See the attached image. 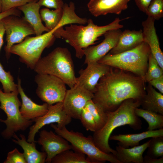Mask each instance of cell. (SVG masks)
<instances>
[{
  "instance_id": "cell-1",
  "label": "cell",
  "mask_w": 163,
  "mask_h": 163,
  "mask_svg": "<svg viewBox=\"0 0 163 163\" xmlns=\"http://www.w3.org/2000/svg\"><path fill=\"white\" fill-rule=\"evenodd\" d=\"M115 68L101 78L92 99L105 112L115 110L127 99L141 100L146 94L143 78Z\"/></svg>"
},
{
  "instance_id": "cell-2",
  "label": "cell",
  "mask_w": 163,
  "mask_h": 163,
  "mask_svg": "<svg viewBox=\"0 0 163 163\" xmlns=\"http://www.w3.org/2000/svg\"><path fill=\"white\" fill-rule=\"evenodd\" d=\"M140 105V100L128 99L123 101L115 110L106 111L107 119L105 124L102 128L94 132L92 136L97 147L105 153H111L115 155L116 150L109 144L112 133L117 127L126 125L135 130L141 129L142 121L135 112V108Z\"/></svg>"
},
{
  "instance_id": "cell-3",
  "label": "cell",
  "mask_w": 163,
  "mask_h": 163,
  "mask_svg": "<svg viewBox=\"0 0 163 163\" xmlns=\"http://www.w3.org/2000/svg\"><path fill=\"white\" fill-rule=\"evenodd\" d=\"M123 20L116 18L107 25L98 26L90 18L86 26L71 24L65 29L63 27L59 28L54 35L56 38H62L72 46L75 49L76 57L81 59L84 55L83 49L96 43L99 37L107 31L122 28L123 25L120 22Z\"/></svg>"
},
{
  "instance_id": "cell-4",
  "label": "cell",
  "mask_w": 163,
  "mask_h": 163,
  "mask_svg": "<svg viewBox=\"0 0 163 163\" xmlns=\"http://www.w3.org/2000/svg\"><path fill=\"white\" fill-rule=\"evenodd\" d=\"M33 70L37 74L58 77L70 88L76 83L73 62L70 51L66 48L56 47L46 56L41 57Z\"/></svg>"
},
{
  "instance_id": "cell-5",
  "label": "cell",
  "mask_w": 163,
  "mask_h": 163,
  "mask_svg": "<svg viewBox=\"0 0 163 163\" xmlns=\"http://www.w3.org/2000/svg\"><path fill=\"white\" fill-rule=\"evenodd\" d=\"M150 48L144 41L136 47L115 54L108 53L98 62L130 72L144 78L147 72Z\"/></svg>"
},
{
  "instance_id": "cell-6",
  "label": "cell",
  "mask_w": 163,
  "mask_h": 163,
  "mask_svg": "<svg viewBox=\"0 0 163 163\" xmlns=\"http://www.w3.org/2000/svg\"><path fill=\"white\" fill-rule=\"evenodd\" d=\"M50 126L57 134L70 143L72 149L87 155L86 158L90 163H103L106 161L120 163L113 154L105 153L97 147L92 136L86 137L81 133L69 130L66 126L60 129L53 123L51 124Z\"/></svg>"
},
{
  "instance_id": "cell-7",
  "label": "cell",
  "mask_w": 163,
  "mask_h": 163,
  "mask_svg": "<svg viewBox=\"0 0 163 163\" xmlns=\"http://www.w3.org/2000/svg\"><path fill=\"white\" fill-rule=\"evenodd\" d=\"M18 91L5 93L0 88V109L6 113L5 120L0 119V122L5 123L6 129L2 133L5 139H9L18 131L26 130L32 124V120H27L21 115L19 108L21 103L18 97Z\"/></svg>"
},
{
  "instance_id": "cell-8",
  "label": "cell",
  "mask_w": 163,
  "mask_h": 163,
  "mask_svg": "<svg viewBox=\"0 0 163 163\" xmlns=\"http://www.w3.org/2000/svg\"><path fill=\"white\" fill-rule=\"evenodd\" d=\"M55 29L40 35L27 37L21 43L11 48L10 53L19 56L21 62L31 69L34 68L44 50L51 46L56 38Z\"/></svg>"
},
{
  "instance_id": "cell-9",
  "label": "cell",
  "mask_w": 163,
  "mask_h": 163,
  "mask_svg": "<svg viewBox=\"0 0 163 163\" xmlns=\"http://www.w3.org/2000/svg\"><path fill=\"white\" fill-rule=\"evenodd\" d=\"M34 80L36 94L42 101L49 105L63 102L67 90L62 80L52 75L37 74Z\"/></svg>"
},
{
  "instance_id": "cell-10",
  "label": "cell",
  "mask_w": 163,
  "mask_h": 163,
  "mask_svg": "<svg viewBox=\"0 0 163 163\" xmlns=\"http://www.w3.org/2000/svg\"><path fill=\"white\" fill-rule=\"evenodd\" d=\"M5 29L6 45L5 48L6 57L10 58V50L15 44L22 42L27 37L35 35L34 30L24 17L10 15L2 19Z\"/></svg>"
},
{
  "instance_id": "cell-11",
  "label": "cell",
  "mask_w": 163,
  "mask_h": 163,
  "mask_svg": "<svg viewBox=\"0 0 163 163\" xmlns=\"http://www.w3.org/2000/svg\"><path fill=\"white\" fill-rule=\"evenodd\" d=\"M72 120L65 111L62 102L49 105L48 111L45 115L32 120L35 123L30 128L27 141L30 142L35 141L36 134L46 125L56 123L57 127L61 129L70 123Z\"/></svg>"
},
{
  "instance_id": "cell-12",
  "label": "cell",
  "mask_w": 163,
  "mask_h": 163,
  "mask_svg": "<svg viewBox=\"0 0 163 163\" xmlns=\"http://www.w3.org/2000/svg\"><path fill=\"white\" fill-rule=\"evenodd\" d=\"M70 88L67 90L62 102L63 108L72 118L79 119L82 110L92 99L94 93L78 83Z\"/></svg>"
},
{
  "instance_id": "cell-13",
  "label": "cell",
  "mask_w": 163,
  "mask_h": 163,
  "mask_svg": "<svg viewBox=\"0 0 163 163\" xmlns=\"http://www.w3.org/2000/svg\"><path fill=\"white\" fill-rule=\"evenodd\" d=\"M122 32L120 29L107 31L103 35L104 39L99 44L84 49V64L98 62L116 46Z\"/></svg>"
},
{
  "instance_id": "cell-14",
  "label": "cell",
  "mask_w": 163,
  "mask_h": 163,
  "mask_svg": "<svg viewBox=\"0 0 163 163\" xmlns=\"http://www.w3.org/2000/svg\"><path fill=\"white\" fill-rule=\"evenodd\" d=\"M46 154L45 162L51 163L52 159L57 155L68 150L72 149L68 142L59 135L52 131L43 130L40 133L37 141Z\"/></svg>"
},
{
  "instance_id": "cell-15",
  "label": "cell",
  "mask_w": 163,
  "mask_h": 163,
  "mask_svg": "<svg viewBox=\"0 0 163 163\" xmlns=\"http://www.w3.org/2000/svg\"><path fill=\"white\" fill-rule=\"evenodd\" d=\"M87 65L85 69L79 71V75L76 77V83L94 93L100 79L108 72L111 67L98 62Z\"/></svg>"
},
{
  "instance_id": "cell-16",
  "label": "cell",
  "mask_w": 163,
  "mask_h": 163,
  "mask_svg": "<svg viewBox=\"0 0 163 163\" xmlns=\"http://www.w3.org/2000/svg\"><path fill=\"white\" fill-rule=\"evenodd\" d=\"M131 0H90L87 5L88 10L94 16L112 13L120 14L127 9Z\"/></svg>"
},
{
  "instance_id": "cell-17",
  "label": "cell",
  "mask_w": 163,
  "mask_h": 163,
  "mask_svg": "<svg viewBox=\"0 0 163 163\" xmlns=\"http://www.w3.org/2000/svg\"><path fill=\"white\" fill-rule=\"evenodd\" d=\"M155 21L153 18L148 16L147 19L142 22L144 41L149 45L152 55L163 69V53L160 49L156 33Z\"/></svg>"
},
{
  "instance_id": "cell-18",
  "label": "cell",
  "mask_w": 163,
  "mask_h": 163,
  "mask_svg": "<svg viewBox=\"0 0 163 163\" xmlns=\"http://www.w3.org/2000/svg\"><path fill=\"white\" fill-rule=\"evenodd\" d=\"M17 88L21 101V113L26 119L32 120L43 116L48 111L49 105L45 103L42 105L34 102L24 93L21 85V79L18 78Z\"/></svg>"
},
{
  "instance_id": "cell-19",
  "label": "cell",
  "mask_w": 163,
  "mask_h": 163,
  "mask_svg": "<svg viewBox=\"0 0 163 163\" xmlns=\"http://www.w3.org/2000/svg\"><path fill=\"white\" fill-rule=\"evenodd\" d=\"M144 41L142 30H125L122 32L116 46L108 53L115 54L129 50Z\"/></svg>"
},
{
  "instance_id": "cell-20",
  "label": "cell",
  "mask_w": 163,
  "mask_h": 163,
  "mask_svg": "<svg viewBox=\"0 0 163 163\" xmlns=\"http://www.w3.org/2000/svg\"><path fill=\"white\" fill-rule=\"evenodd\" d=\"M40 7L37 2L32 1L17 8L24 13L23 17L33 28L36 36L50 31L42 23L40 12Z\"/></svg>"
},
{
  "instance_id": "cell-21",
  "label": "cell",
  "mask_w": 163,
  "mask_h": 163,
  "mask_svg": "<svg viewBox=\"0 0 163 163\" xmlns=\"http://www.w3.org/2000/svg\"><path fill=\"white\" fill-rule=\"evenodd\" d=\"M163 136V128L152 130H148L142 133L133 134H119L110 136L109 139L117 141L118 145L128 148L139 145V142L143 139Z\"/></svg>"
},
{
  "instance_id": "cell-22",
  "label": "cell",
  "mask_w": 163,
  "mask_h": 163,
  "mask_svg": "<svg viewBox=\"0 0 163 163\" xmlns=\"http://www.w3.org/2000/svg\"><path fill=\"white\" fill-rule=\"evenodd\" d=\"M19 138L15 133L12 137L13 142L19 145L24 150L23 154L27 163H44L46 158V154L45 152H40L37 149L36 141L31 142H27L25 136L20 134Z\"/></svg>"
},
{
  "instance_id": "cell-23",
  "label": "cell",
  "mask_w": 163,
  "mask_h": 163,
  "mask_svg": "<svg viewBox=\"0 0 163 163\" xmlns=\"http://www.w3.org/2000/svg\"><path fill=\"white\" fill-rule=\"evenodd\" d=\"M149 142V140L142 145L130 148L117 146L115 155L120 163H144L143 154Z\"/></svg>"
},
{
  "instance_id": "cell-24",
  "label": "cell",
  "mask_w": 163,
  "mask_h": 163,
  "mask_svg": "<svg viewBox=\"0 0 163 163\" xmlns=\"http://www.w3.org/2000/svg\"><path fill=\"white\" fill-rule=\"evenodd\" d=\"M147 93L141 99L143 109L150 110L163 115V95L157 91L149 83Z\"/></svg>"
},
{
  "instance_id": "cell-25",
  "label": "cell",
  "mask_w": 163,
  "mask_h": 163,
  "mask_svg": "<svg viewBox=\"0 0 163 163\" xmlns=\"http://www.w3.org/2000/svg\"><path fill=\"white\" fill-rule=\"evenodd\" d=\"M135 112L138 117L144 119L148 123L147 130H152L163 128V115L143 109L135 108Z\"/></svg>"
},
{
  "instance_id": "cell-26",
  "label": "cell",
  "mask_w": 163,
  "mask_h": 163,
  "mask_svg": "<svg viewBox=\"0 0 163 163\" xmlns=\"http://www.w3.org/2000/svg\"><path fill=\"white\" fill-rule=\"evenodd\" d=\"M82 153L70 150L64 151L55 156L52 160V163H90Z\"/></svg>"
},
{
  "instance_id": "cell-27",
  "label": "cell",
  "mask_w": 163,
  "mask_h": 163,
  "mask_svg": "<svg viewBox=\"0 0 163 163\" xmlns=\"http://www.w3.org/2000/svg\"><path fill=\"white\" fill-rule=\"evenodd\" d=\"M85 107L94 118L97 125V131L102 128L107 120V116L106 112L99 105L94 103L92 99L87 102Z\"/></svg>"
},
{
  "instance_id": "cell-28",
  "label": "cell",
  "mask_w": 163,
  "mask_h": 163,
  "mask_svg": "<svg viewBox=\"0 0 163 163\" xmlns=\"http://www.w3.org/2000/svg\"><path fill=\"white\" fill-rule=\"evenodd\" d=\"M163 75V69L150 52L148 58V67L144 79L145 82L159 77Z\"/></svg>"
},
{
  "instance_id": "cell-29",
  "label": "cell",
  "mask_w": 163,
  "mask_h": 163,
  "mask_svg": "<svg viewBox=\"0 0 163 163\" xmlns=\"http://www.w3.org/2000/svg\"><path fill=\"white\" fill-rule=\"evenodd\" d=\"M0 82L2 83L4 92L10 93L18 90L17 85L14 82V79L10 72H6L0 62Z\"/></svg>"
},
{
  "instance_id": "cell-30",
  "label": "cell",
  "mask_w": 163,
  "mask_h": 163,
  "mask_svg": "<svg viewBox=\"0 0 163 163\" xmlns=\"http://www.w3.org/2000/svg\"><path fill=\"white\" fill-rule=\"evenodd\" d=\"M147 155L152 158L163 156V136L153 137L149 140Z\"/></svg>"
},
{
  "instance_id": "cell-31",
  "label": "cell",
  "mask_w": 163,
  "mask_h": 163,
  "mask_svg": "<svg viewBox=\"0 0 163 163\" xmlns=\"http://www.w3.org/2000/svg\"><path fill=\"white\" fill-rule=\"evenodd\" d=\"M145 13L148 17L158 20L163 17V0H152Z\"/></svg>"
},
{
  "instance_id": "cell-32",
  "label": "cell",
  "mask_w": 163,
  "mask_h": 163,
  "mask_svg": "<svg viewBox=\"0 0 163 163\" xmlns=\"http://www.w3.org/2000/svg\"><path fill=\"white\" fill-rule=\"evenodd\" d=\"M79 120L87 131L94 132L97 131V125L94 118L85 107L82 110Z\"/></svg>"
},
{
  "instance_id": "cell-33",
  "label": "cell",
  "mask_w": 163,
  "mask_h": 163,
  "mask_svg": "<svg viewBox=\"0 0 163 163\" xmlns=\"http://www.w3.org/2000/svg\"><path fill=\"white\" fill-rule=\"evenodd\" d=\"M4 163H27L23 153L16 148L8 152Z\"/></svg>"
},
{
  "instance_id": "cell-34",
  "label": "cell",
  "mask_w": 163,
  "mask_h": 163,
  "mask_svg": "<svg viewBox=\"0 0 163 163\" xmlns=\"http://www.w3.org/2000/svg\"><path fill=\"white\" fill-rule=\"evenodd\" d=\"M34 0H1L2 12L14 8H18Z\"/></svg>"
},
{
  "instance_id": "cell-35",
  "label": "cell",
  "mask_w": 163,
  "mask_h": 163,
  "mask_svg": "<svg viewBox=\"0 0 163 163\" xmlns=\"http://www.w3.org/2000/svg\"><path fill=\"white\" fill-rule=\"evenodd\" d=\"M37 2L40 7L44 6L55 9L62 8L64 5L62 0H39Z\"/></svg>"
},
{
  "instance_id": "cell-36",
  "label": "cell",
  "mask_w": 163,
  "mask_h": 163,
  "mask_svg": "<svg viewBox=\"0 0 163 163\" xmlns=\"http://www.w3.org/2000/svg\"><path fill=\"white\" fill-rule=\"evenodd\" d=\"M148 82L152 86L157 89L160 93L163 94V75L158 78L154 79Z\"/></svg>"
},
{
  "instance_id": "cell-37",
  "label": "cell",
  "mask_w": 163,
  "mask_h": 163,
  "mask_svg": "<svg viewBox=\"0 0 163 163\" xmlns=\"http://www.w3.org/2000/svg\"><path fill=\"white\" fill-rule=\"evenodd\" d=\"M21 12L17 8H14L6 11L0 13V21L5 17L10 15L20 16Z\"/></svg>"
},
{
  "instance_id": "cell-38",
  "label": "cell",
  "mask_w": 163,
  "mask_h": 163,
  "mask_svg": "<svg viewBox=\"0 0 163 163\" xmlns=\"http://www.w3.org/2000/svg\"><path fill=\"white\" fill-rule=\"evenodd\" d=\"M152 0H134V1L139 10L145 13L149 5Z\"/></svg>"
},
{
  "instance_id": "cell-39",
  "label": "cell",
  "mask_w": 163,
  "mask_h": 163,
  "mask_svg": "<svg viewBox=\"0 0 163 163\" xmlns=\"http://www.w3.org/2000/svg\"><path fill=\"white\" fill-rule=\"evenodd\" d=\"M144 163H163V156L160 158H151L147 155L143 157Z\"/></svg>"
},
{
  "instance_id": "cell-40",
  "label": "cell",
  "mask_w": 163,
  "mask_h": 163,
  "mask_svg": "<svg viewBox=\"0 0 163 163\" xmlns=\"http://www.w3.org/2000/svg\"><path fill=\"white\" fill-rule=\"evenodd\" d=\"M5 33V29L2 20L0 21V52L4 43L3 37Z\"/></svg>"
},
{
  "instance_id": "cell-41",
  "label": "cell",
  "mask_w": 163,
  "mask_h": 163,
  "mask_svg": "<svg viewBox=\"0 0 163 163\" xmlns=\"http://www.w3.org/2000/svg\"><path fill=\"white\" fill-rule=\"evenodd\" d=\"M2 12L1 0H0V13Z\"/></svg>"
},
{
  "instance_id": "cell-42",
  "label": "cell",
  "mask_w": 163,
  "mask_h": 163,
  "mask_svg": "<svg viewBox=\"0 0 163 163\" xmlns=\"http://www.w3.org/2000/svg\"><path fill=\"white\" fill-rule=\"evenodd\" d=\"M39 0H34V1L35 2H37Z\"/></svg>"
}]
</instances>
